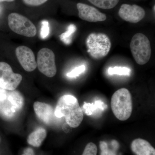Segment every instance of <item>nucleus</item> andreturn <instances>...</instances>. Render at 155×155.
Instances as JSON below:
<instances>
[{
  "mask_svg": "<svg viewBox=\"0 0 155 155\" xmlns=\"http://www.w3.org/2000/svg\"><path fill=\"white\" fill-rule=\"evenodd\" d=\"M37 66L40 72L48 77L51 78L57 73L55 56L48 48H43L38 53Z\"/></svg>",
  "mask_w": 155,
  "mask_h": 155,
  "instance_id": "obj_7",
  "label": "nucleus"
},
{
  "mask_svg": "<svg viewBox=\"0 0 155 155\" xmlns=\"http://www.w3.org/2000/svg\"><path fill=\"white\" fill-rule=\"evenodd\" d=\"M130 147L132 152L135 155H155L154 148L148 141L143 139L134 140Z\"/></svg>",
  "mask_w": 155,
  "mask_h": 155,
  "instance_id": "obj_13",
  "label": "nucleus"
},
{
  "mask_svg": "<svg viewBox=\"0 0 155 155\" xmlns=\"http://www.w3.org/2000/svg\"><path fill=\"white\" fill-rule=\"evenodd\" d=\"M22 155H35L34 152L31 148H27L24 150Z\"/></svg>",
  "mask_w": 155,
  "mask_h": 155,
  "instance_id": "obj_24",
  "label": "nucleus"
},
{
  "mask_svg": "<svg viewBox=\"0 0 155 155\" xmlns=\"http://www.w3.org/2000/svg\"><path fill=\"white\" fill-rule=\"evenodd\" d=\"M111 109L114 115L120 121H125L132 114L133 103L131 95L127 89H119L111 97Z\"/></svg>",
  "mask_w": 155,
  "mask_h": 155,
  "instance_id": "obj_3",
  "label": "nucleus"
},
{
  "mask_svg": "<svg viewBox=\"0 0 155 155\" xmlns=\"http://www.w3.org/2000/svg\"><path fill=\"white\" fill-rule=\"evenodd\" d=\"M49 25V22L47 20H44L42 22L40 35L42 39L46 38L49 34L50 27Z\"/></svg>",
  "mask_w": 155,
  "mask_h": 155,
  "instance_id": "obj_20",
  "label": "nucleus"
},
{
  "mask_svg": "<svg viewBox=\"0 0 155 155\" xmlns=\"http://www.w3.org/2000/svg\"><path fill=\"white\" fill-rule=\"evenodd\" d=\"M85 70V67L84 65L79 66L76 67L75 69L72 70L71 72L67 73V76L68 77L73 78L78 76L81 73H83Z\"/></svg>",
  "mask_w": 155,
  "mask_h": 155,
  "instance_id": "obj_21",
  "label": "nucleus"
},
{
  "mask_svg": "<svg viewBox=\"0 0 155 155\" xmlns=\"http://www.w3.org/2000/svg\"><path fill=\"white\" fill-rule=\"evenodd\" d=\"M18 61L24 70L32 72L37 67L35 56L32 50L25 46H20L15 50Z\"/></svg>",
  "mask_w": 155,
  "mask_h": 155,
  "instance_id": "obj_10",
  "label": "nucleus"
},
{
  "mask_svg": "<svg viewBox=\"0 0 155 155\" xmlns=\"http://www.w3.org/2000/svg\"><path fill=\"white\" fill-rule=\"evenodd\" d=\"M97 147L96 145L92 142L87 143L81 155H97Z\"/></svg>",
  "mask_w": 155,
  "mask_h": 155,
  "instance_id": "obj_18",
  "label": "nucleus"
},
{
  "mask_svg": "<svg viewBox=\"0 0 155 155\" xmlns=\"http://www.w3.org/2000/svg\"><path fill=\"white\" fill-rule=\"evenodd\" d=\"M130 47L132 56L137 64L144 65L149 61L151 48L149 40L145 35L140 33L134 35Z\"/></svg>",
  "mask_w": 155,
  "mask_h": 155,
  "instance_id": "obj_5",
  "label": "nucleus"
},
{
  "mask_svg": "<svg viewBox=\"0 0 155 155\" xmlns=\"http://www.w3.org/2000/svg\"><path fill=\"white\" fill-rule=\"evenodd\" d=\"M155 5L153 6V10L154 9V12H155Z\"/></svg>",
  "mask_w": 155,
  "mask_h": 155,
  "instance_id": "obj_26",
  "label": "nucleus"
},
{
  "mask_svg": "<svg viewBox=\"0 0 155 155\" xmlns=\"http://www.w3.org/2000/svg\"><path fill=\"white\" fill-rule=\"evenodd\" d=\"M24 99L18 91H10L0 87V116L7 120L14 118L21 110Z\"/></svg>",
  "mask_w": 155,
  "mask_h": 155,
  "instance_id": "obj_2",
  "label": "nucleus"
},
{
  "mask_svg": "<svg viewBox=\"0 0 155 155\" xmlns=\"http://www.w3.org/2000/svg\"><path fill=\"white\" fill-rule=\"evenodd\" d=\"M87 52L94 60H99L109 54L111 48V42L109 37L103 33L93 32L87 38Z\"/></svg>",
  "mask_w": 155,
  "mask_h": 155,
  "instance_id": "obj_4",
  "label": "nucleus"
},
{
  "mask_svg": "<svg viewBox=\"0 0 155 155\" xmlns=\"http://www.w3.org/2000/svg\"><path fill=\"white\" fill-rule=\"evenodd\" d=\"M100 147L101 150V155H116V150L109 149L105 142H100Z\"/></svg>",
  "mask_w": 155,
  "mask_h": 155,
  "instance_id": "obj_19",
  "label": "nucleus"
},
{
  "mask_svg": "<svg viewBox=\"0 0 155 155\" xmlns=\"http://www.w3.org/2000/svg\"><path fill=\"white\" fill-rule=\"evenodd\" d=\"M72 127L69 126L67 123H64L62 127V129L65 133H69L72 130Z\"/></svg>",
  "mask_w": 155,
  "mask_h": 155,
  "instance_id": "obj_23",
  "label": "nucleus"
},
{
  "mask_svg": "<svg viewBox=\"0 0 155 155\" xmlns=\"http://www.w3.org/2000/svg\"><path fill=\"white\" fill-rule=\"evenodd\" d=\"M46 136V129L43 127H38L28 136L27 143L33 147H38L41 146Z\"/></svg>",
  "mask_w": 155,
  "mask_h": 155,
  "instance_id": "obj_14",
  "label": "nucleus"
},
{
  "mask_svg": "<svg viewBox=\"0 0 155 155\" xmlns=\"http://www.w3.org/2000/svg\"><path fill=\"white\" fill-rule=\"evenodd\" d=\"M77 8L79 18L85 21L95 22H102L107 19L106 14L94 7L83 3H78Z\"/></svg>",
  "mask_w": 155,
  "mask_h": 155,
  "instance_id": "obj_11",
  "label": "nucleus"
},
{
  "mask_svg": "<svg viewBox=\"0 0 155 155\" xmlns=\"http://www.w3.org/2000/svg\"><path fill=\"white\" fill-rule=\"evenodd\" d=\"M36 116L42 122L48 125H52L55 117L54 110L52 107L46 103L36 101L33 105Z\"/></svg>",
  "mask_w": 155,
  "mask_h": 155,
  "instance_id": "obj_12",
  "label": "nucleus"
},
{
  "mask_svg": "<svg viewBox=\"0 0 155 155\" xmlns=\"http://www.w3.org/2000/svg\"><path fill=\"white\" fill-rule=\"evenodd\" d=\"M22 78V75L13 72L8 64L0 62V87L7 90H16Z\"/></svg>",
  "mask_w": 155,
  "mask_h": 155,
  "instance_id": "obj_8",
  "label": "nucleus"
},
{
  "mask_svg": "<svg viewBox=\"0 0 155 155\" xmlns=\"http://www.w3.org/2000/svg\"><path fill=\"white\" fill-rule=\"evenodd\" d=\"M8 22L10 28L15 33L27 37H33L37 33L36 27L26 17L16 13L9 14Z\"/></svg>",
  "mask_w": 155,
  "mask_h": 155,
  "instance_id": "obj_6",
  "label": "nucleus"
},
{
  "mask_svg": "<svg viewBox=\"0 0 155 155\" xmlns=\"http://www.w3.org/2000/svg\"><path fill=\"white\" fill-rule=\"evenodd\" d=\"M57 118L64 117L66 123L72 128L78 127L83 121V111L75 97L65 95L58 100L54 110Z\"/></svg>",
  "mask_w": 155,
  "mask_h": 155,
  "instance_id": "obj_1",
  "label": "nucleus"
},
{
  "mask_svg": "<svg viewBox=\"0 0 155 155\" xmlns=\"http://www.w3.org/2000/svg\"><path fill=\"white\" fill-rule=\"evenodd\" d=\"M48 1V0H22L25 5L33 7L41 5L46 2Z\"/></svg>",
  "mask_w": 155,
  "mask_h": 155,
  "instance_id": "obj_22",
  "label": "nucleus"
},
{
  "mask_svg": "<svg viewBox=\"0 0 155 155\" xmlns=\"http://www.w3.org/2000/svg\"><path fill=\"white\" fill-rule=\"evenodd\" d=\"M96 7L103 9H111L117 5L119 0H88Z\"/></svg>",
  "mask_w": 155,
  "mask_h": 155,
  "instance_id": "obj_15",
  "label": "nucleus"
},
{
  "mask_svg": "<svg viewBox=\"0 0 155 155\" xmlns=\"http://www.w3.org/2000/svg\"><path fill=\"white\" fill-rule=\"evenodd\" d=\"M144 9L137 5L123 4L119 11V17L126 22L136 23L143 19L145 16Z\"/></svg>",
  "mask_w": 155,
  "mask_h": 155,
  "instance_id": "obj_9",
  "label": "nucleus"
},
{
  "mask_svg": "<svg viewBox=\"0 0 155 155\" xmlns=\"http://www.w3.org/2000/svg\"><path fill=\"white\" fill-rule=\"evenodd\" d=\"M76 26L74 24H70L68 27L67 31L60 35V39L66 45H69L72 42V36L76 31Z\"/></svg>",
  "mask_w": 155,
  "mask_h": 155,
  "instance_id": "obj_16",
  "label": "nucleus"
},
{
  "mask_svg": "<svg viewBox=\"0 0 155 155\" xmlns=\"http://www.w3.org/2000/svg\"><path fill=\"white\" fill-rule=\"evenodd\" d=\"M130 69L126 67H115L114 68H110L108 69V73L110 75L114 74L120 75H130Z\"/></svg>",
  "mask_w": 155,
  "mask_h": 155,
  "instance_id": "obj_17",
  "label": "nucleus"
},
{
  "mask_svg": "<svg viewBox=\"0 0 155 155\" xmlns=\"http://www.w3.org/2000/svg\"><path fill=\"white\" fill-rule=\"evenodd\" d=\"M14 1H15V0H0V2H14Z\"/></svg>",
  "mask_w": 155,
  "mask_h": 155,
  "instance_id": "obj_25",
  "label": "nucleus"
}]
</instances>
